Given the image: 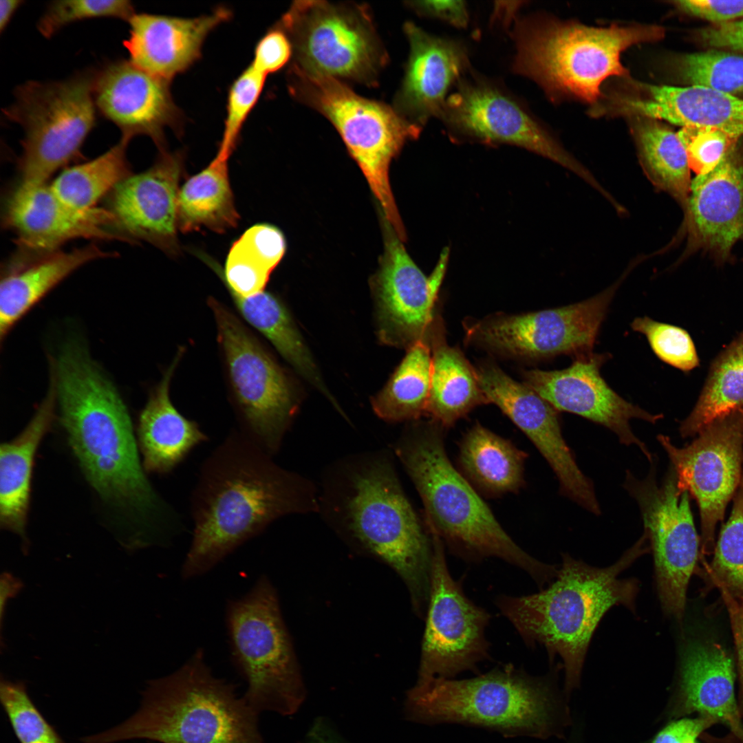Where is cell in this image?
Here are the masks:
<instances>
[{"mask_svg":"<svg viewBox=\"0 0 743 743\" xmlns=\"http://www.w3.org/2000/svg\"><path fill=\"white\" fill-rule=\"evenodd\" d=\"M319 495V510L345 539L391 567L413 608L427 607L432 538L406 496L391 457L378 452L338 463Z\"/></svg>","mask_w":743,"mask_h":743,"instance_id":"cell-3","label":"cell"},{"mask_svg":"<svg viewBox=\"0 0 743 743\" xmlns=\"http://www.w3.org/2000/svg\"><path fill=\"white\" fill-rule=\"evenodd\" d=\"M230 16L223 7L193 18L135 13L123 45L133 65L171 82L200 58L208 34Z\"/></svg>","mask_w":743,"mask_h":743,"instance_id":"cell-26","label":"cell"},{"mask_svg":"<svg viewBox=\"0 0 743 743\" xmlns=\"http://www.w3.org/2000/svg\"><path fill=\"white\" fill-rule=\"evenodd\" d=\"M57 403L50 377L47 394L33 418L14 440L0 449V523L1 528L26 541L25 528L34 458L44 435L51 428Z\"/></svg>","mask_w":743,"mask_h":743,"instance_id":"cell-32","label":"cell"},{"mask_svg":"<svg viewBox=\"0 0 743 743\" xmlns=\"http://www.w3.org/2000/svg\"><path fill=\"white\" fill-rule=\"evenodd\" d=\"M129 143L120 138L97 158L66 169L50 184L52 191L75 210L96 208L101 198L133 174L126 155Z\"/></svg>","mask_w":743,"mask_h":743,"instance_id":"cell-41","label":"cell"},{"mask_svg":"<svg viewBox=\"0 0 743 743\" xmlns=\"http://www.w3.org/2000/svg\"><path fill=\"white\" fill-rule=\"evenodd\" d=\"M94 71L58 81H28L15 89L6 117L24 130L19 160L21 181L47 183L58 169L80 155L96 125Z\"/></svg>","mask_w":743,"mask_h":743,"instance_id":"cell-11","label":"cell"},{"mask_svg":"<svg viewBox=\"0 0 743 743\" xmlns=\"http://www.w3.org/2000/svg\"><path fill=\"white\" fill-rule=\"evenodd\" d=\"M527 456L511 441L477 422L460 441L459 471L478 493L497 497L521 488Z\"/></svg>","mask_w":743,"mask_h":743,"instance_id":"cell-33","label":"cell"},{"mask_svg":"<svg viewBox=\"0 0 743 743\" xmlns=\"http://www.w3.org/2000/svg\"><path fill=\"white\" fill-rule=\"evenodd\" d=\"M645 532L614 564L596 568L563 554L554 581L539 592L522 596H500L501 612L529 645H543L550 658L563 661L566 689L578 685L585 654L601 618L613 606L635 612L637 579L621 573L650 550Z\"/></svg>","mask_w":743,"mask_h":743,"instance_id":"cell-4","label":"cell"},{"mask_svg":"<svg viewBox=\"0 0 743 743\" xmlns=\"http://www.w3.org/2000/svg\"><path fill=\"white\" fill-rule=\"evenodd\" d=\"M218 342L233 389L241 431L270 455L281 446L298 408L283 371L224 305L210 298Z\"/></svg>","mask_w":743,"mask_h":743,"instance_id":"cell-12","label":"cell"},{"mask_svg":"<svg viewBox=\"0 0 743 743\" xmlns=\"http://www.w3.org/2000/svg\"><path fill=\"white\" fill-rule=\"evenodd\" d=\"M138 709L82 743H118L144 739L159 743H263L258 713L215 677L197 649L175 671L149 680Z\"/></svg>","mask_w":743,"mask_h":743,"instance_id":"cell-6","label":"cell"},{"mask_svg":"<svg viewBox=\"0 0 743 743\" xmlns=\"http://www.w3.org/2000/svg\"><path fill=\"white\" fill-rule=\"evenodd\" d=\"M50 376L68 442L100 497L127 515L139 541L177 534L181 515L148 480L127 409L86 349L67 343L56 360L50 358Z\"/></svg>","mask_w":743,"mask_h":743,"instance_id":"cell-1","label":"cell"},{"mask_svg":"<svg viewBox=\"0 0 743 743\" xmlns=\"http://www.w3.org/2000/svg\"><path fill=\"white\" fill-rule=\"evenodd\" d=\"M96 109L128 141L136 136L151 138L164 149L166 127L177 128L181 112L175 104L170 82L138 67L129 61H110L94 71Z\"/></svg>","mask_w":743,"mask_h":743,"instance_id":"cell-24","label":"cell"},{"mask_svg":"<svg viewBox=\"0 0 743 743\" xmlns=\"http://www.w3.org/2000/svg\"><path fill=\"white\" fill-rule=\"evenodd\" d=\"M387 231L379 269L371 281L379 339L407 349L418 341L430 346L433 338L444 330L436 301L449 250L446 248L442 251L433 271L427 277L394 231Z\"/></svg>","mask_w":743,"mask_h":743,"instance_id":"cell-19","label":"cell"},{"mask_svg":"<svg viewBox=\"0 0 743 743\" xmlns=\"http://www.w3.org/2000/svg\"><path fill=\"white\" fill-rule=\"evenodd\" d=\"M645 99L618 98L616 111L685 127L713 128L738 138L743 135V99L701 85L641 84Z\"/></svg>","mask_w":743,"mask_h":743,"instance_id":"cell-29","label":"cell"},{"mask_svg":"<svg viewBox=\"0 0 743 743\" xmlns=\"http://www.w3.org/2000/svg\"><path fill=\"white\" fill-rule=\"evenodd\" d=\"M23 3L21 0H6L0 1V32L8 27L17 10Z\"/></svg>","mask_w":743,"mask_h":743,"instance_id":"cell-58","label":"cell"},{"mask_svg":"<svg viewBox=\"0 0 743 743\" xmlns=\"http://www.w3.org/2000/svg\"><path fill=\"white\" fill-rule=\"evenodd\" d=\"M230 293L243 317L266 336L297 372L332 400L301 335L279 299L265 291L247 297Z\"/></svg>","mask_w":743,"mask_h":743,"instance_id":"cell-38","label":"cell"},{"mask_svg":"<svg viewBox=\"0 0 743 743\" xmlns=\"http://www.w3.org/2000/svg\"><path fill=\"white\" fill-rule=\"evenodd\" d=\"M286 250L283 233L268 224L247 229L231 246L224 272L215 268L230 292L247 297L263 291Z\"/></svg>","mask_w":743,"mask_h":743,"instance_id":"cell-37","label":"cell"},{"mask_svg":"<svg viewBox=\"0 0 743 743\" xmlns=\"http://www.w3.org/2000/svg\"><path fill=\"white\" fill-rule=\"evenodd\" d=\"M623 487L640 511L644 532L653 553L661 607L665 614L680 622L700 547L690 507V495L678 488L672 468L662 484H658L656 457L643 479L627 471Z\"/></svg>","mask_w":743,"mask_h":743,"instance_id":"cell-15","label":"cell"},{"mask_svg":"<svg viewBox=\"0 0 743 743\" xmlns=\"http://www.w3.org/2000/svg\"><path fill=\"white\" fill-rule=\"evenodd\" d=\"M427 413L444 429L451 427L473 409L488 401L473 367L462 351L446 341L445 332L433 338Z\"/></svg>","mask_w":743,"mask_h":743,"instance_id":"cell-34","label":"cell"},{"mask_svg":"<svg viewBox=\"0 0 743 743\" xmlns=\"http://www.w3.org/2000/svg\"><path fill=\"white\" fill-rule=\"evenodd\" d=\"M135 14L127 0H62L52 2L38 23L39 32L51 38L63 27L81 20L115 18L129 21Z\"/></svg>","mask_w":743,"mask_h":743,"instance_id":"cell-45","label":"cell"},{"mask_svg":"<svg viewBox=\"0 0 743 743\" xmlns=\"http://www.w3.org/2000/svg\"><path fill=\"white\" fill-rule=\"evenodd\" d=\"M685 211L693 245L726 256L743 239V156L735 146L691 181Z\"/></svg>","mask_w":743,"mask_h":743,"instance_id":"cell-27","label":"cell"},{"mask_svg":"<svg viewBox=\"0 0 743 743\" xmlns=\"http://www.w3.org/2000/svg\"><path fill=\"white\" fill-rule=\"evenodd\" d=\"M685 743H697V742H696V740H694V739H691V740H687V741L686 742H685Z\"/></svg>","mask_w":743,"mask_h":743,"instance_id":"cell-60","label":"cell"},{"mask_svg":"<svg viewBox=\"0 0 743 743\" xmlns=\"http://www.w3.org/2000/svg\"><path fill=\"white\" fill-rule=\"evenodd\" d=\"M523 1H497L495 3L493 19L509 27L517 20V12Z\"/></svg>","mask_w":743,"mask_h":743,"instance_id":"cell-56","label":"cell"},{"mask_svg":"<svg viewBox=\"0 0 743 743\" xmlns=\"http://www.w3.org/2000/svg\"><path fill=\"white\" fill-rule=\"evenodd\" d=\"M633 135L642 169L652 185L674 198L685 211L690 193V167L677 133L656 120L639 117Z\"/></svg>","mask_w":743,"mask_h":743,"instance_id":"cell-36","label":"cell"},{"mask_svg":"<svg viewBox=\"0 0 743 743\" xmlns=\"http://www.w3.org/2000/svg\"><path fill=\"white\" fill-rule=\"evenodd\" d=\"M418 14L440 20L457 28L469 22L468 6L464 1H416L407 2Z\"/></svg>","mask_w":743,"mask_h":743,"instance_id":"cell-51","label":"cell"},{"mask_svg":"<svg viewBox=\"0 0 743 743\" xmlns=\"http://www.w3.org/2000/svg\"><path fill=\"white\" fill-rule=\"evenodd\" d=\"M735 664L720 644L692 640L682 649L677 694L671 715L692 713L720 723L730 731L743 729L735 696Z\"/></svg>","mask_w":743,"mask_h":743,"instance_id":"cell-28","label":"cell"},{"mask_svg":"<svg viewBox=\"0 0 743 743\" xmlns=\"http://www.w3.org/2000/svg\"><path fill=\"white\" fill-rule=\"evenodd\" d=\"M287 34L279 28L271 29L259 41L251 65L266 76L283 67L292 55Z\"/></svg>","mask_w":743,"mask_h":743,"instance_id":"cell-49","label":"cell"},{"mask_svg":"<svg viewBox=\"0 0 743 743\" xmlns=\"http://www.w3.org/2000/svg\"><path fill=\"white\" fill-rule=\"evenodd\" d=\"M728 610L737 652L740 682L737 705L743 722V599L735 596L725 588L718 586Z\"/></svg>","mask_w":743,"mask_h":743,"instance_id":"cell-53","label":"cell"},{"mask_svg":"<svg viewBox=\"0 0 743 743\" xmlns=\"http://www.w3.org/2000/svg\"><path fill=\"white\" fill-rule=\"evenodd\" d=\"M655 25L592 27L541 16L519 18L512 37L516 53L513 70L528 77L552 98L572 96L594 103L610 77H628L621 61L632 45L661 39Z\"/></svg>","mask_w":743,"mask_h":743,"instance_id":"cell-7","label":"cell"},{"mask_svg":"<svg viewBox=\"0 0 743 743\" xmlns=\"http://www.w3.org/2000/svg\"><path fill=\"white\" fill-rule=\"evenodd\" d=\"M3 222L15 233L21 251L33 254L58 250L80 238L131 242L110 229L115 228V219L109 209L72 208L47 183L21 181L7 200Z\"/></svg>","mask_w":743,"mask_h":743,"instance_id":"cell-22","label":"cell"},{"mask_svg":"<svg viewBox=\"0 0 743 743\" xmlns=\"http://www.w3.org/2000/svg\"><path fill=\"white\" fill-rule=\"evenodd\" d=\"M430 535V592L417 682L473 671L489 655L485 629L491 616L466 597L449 571L443 541Z\"/></svg>","mask_w":743,"mask_h":743,"instance_id":"cell-18","label":"cell"},{"mask_svg":"<svg viewBox=\"0 0 743 743\" xmlns=\"http://www.w3.org/2000/svg\"><path fill=\"white\" fill-rule=\"evenodd\" d=\"M405 709L418 722L460 723L506 736L543 737L551 733L553 704L543 682L505 666L469 679L416 682L407 693Z\"/></svg>","mask_w":743,"mask_h":743,"instance_id":"cell-8","label":"cell"},{"mask_svg":"<svg viewBox=\"0 0 743 743\" xmlns=\"http://www.w3.org/2000/svg\"><path fill=\"white\" fill-rule=\"evenodd\" d=\"M700 41L711 49L743 54V19L711 25L698 32Z\"/></svg>","mask_w":743,"mask_h":743,"instance_id":"cell-52","label":"cell"},{"mask_svg":"<svg viewBox=\"0 0 743 743\" xmlns=\"http://www.w3.org/2000/svg\"><path fill=\"white\" fill-rule=\"evenodd\" d=\"M395 453L421 498L428 531L455 554L475 561L499 558L525 570L540 585L554 579L557 568L523 550L453 466L442 426L433 420L412 423L396 442Z\"/></svg>","mask_w":743,"mask_h":743,"instance_id":"cell-5","label":"cell"},{"mask_svg":"<svg viewBox=\"0 0 743 743\" xmlns=\"http://www.w3.org/2000/svg\"><path fill=\"white\" fill-rule=\"evenodd\" d=\"M715 724L712 720L700 716L680 718L663 728L651 743H685L689 740H696Z\"/></svg>","mask_w":743,"mask_h":743,"instance_id":"cell-54","label":"cell"},{"mask_svg":"<svg viewBox=\"0 0 743 743\" xmlns=\"http://www.w3.org/2000/svg\"><path fill=\"white\" fill-rule=\"evenodd\" d=\"M266 77L250 65L233 83L228 94L224 129L218 151L230 156L244 123L262 92Z\"/></svg>","mask_w":743,"mask_h":743,"instance_id":"cell-47","label":"cell"},{"mask_svg":"<svg viewBox=\"0 0 743 743\" xmlns=\"http://www.w3.org/2000/svg\"><path fill=\"white\" fill-rule=\"evenodd\" d=\"M277 27L291 42L292 64L310 72L370 84L385 62L363 6L297 1Z\"/></svg>","mask_w":743,"mask_h":743,"instance_id":"cell-14","label":"cell"},{"mask_svg":"<svg viewBox=\"0 0 743 743\" xmlns=\"http://www.w3.org/2000/svg\"><path fill=\"white\" fill-rule=\"evenodd\" d=\"M180 354L151 392L139 416L138 442L147 473H171L197 446L209 440L198 423L184 416L171 400L170 382Z\"/></svg>","mask_w":743,"mask_h":743,"instance_id":"cell-31","label":"cell"},{"mask_svg":"<svg viewBox=\"0 0 743 743\" xmlns=\"http://www.w3.org/2000/svg\"><path fill=\"white\" fill-rule=\"evenodd\" d=\"M447 97L440 118L454 135L526 149L573 172L594 189L590 171L549 134L517 99L483 78H462Z\"/></svg>","mask_w":743,"mask_h":743,"instance_id":"cell-17","label":"cell"},{"mask_svg":"<svg viewBox=\"0 0 743 743\" xmlns=\"http://www.w3.org/2000/svg\"><path fill=\"white\" fill-rule=\"evenodd\" d=\"M624 277L598 294L568 305L469 319L464 323L466 342L502 357L527 361L590 354Z\"/></svg>","mask_w":743,"mask_h":743,"instance_id":"cell-13","label":"cell"},{"mask_svg":"<svg viewBox=\"0 0 743 743\" xmlns=\"http://www.w3.org/2000/svg\"><path fill=\"white\" fill-rule=\"evenodd\" d=\"M184 171L182 154L164 150L148 170L119 184L109 194L115 228L132 243L142 240L176 255L179 184Z\"/></svg>","mask_w":743,"mask_h":743,"instance_id":"cell-23","label":"cell"},{"mask_svg":"<svg viewBox=\"0 0 743 743\" xmlns=\"http://www.w3.org/2000/svg\"><path fill=\"white\" fill-rule=\"evenodd\" d=\"M26 253L28 255L24 253L23 259L19 256L10 262L1 274V343L32 308L69 274L90 261L115 256L94 244L67 252Z\"/></svg>","mask_w":743,"mask_h":743,"instance_id":"cell-30","label":"cell"},{"mask_svg":"<svg viewBox=\"0 0 743 743\" xmlns=\"http://www.w3.org/2000/svg\"><path fill=\"white\" fill-rule=\"evenodd\" d=\"M309 735L308 743H343L322 722L312 728Z\"/></svg>","mask_w":743,"mask_h":743,"instance_id":"cell-57","label":"cell"},{"mask_svg":"<svg viewBox=\"0 0 743 743\" xmlns=\"http://www.w3.org/2000/svg\"><path fill=\"white\" fill-rule=\"evenodd\" d=\"M290 89L332 123L365 177L388 225L398 236H405L389 183V166L404 144L419 136L422 128L389 106L358 95L337 78L293 64Z\"/></svg>","mask_w":743,"mask_h":743,"instance_id":"cell-9","label":"cell"},{"mask_svg":"<svg viewBox=\"0 0 743 743\" xmlns=\"http://www.w3.org/2000/svg\"><path fill=\"white\" fill-rule=\"evenodd\" d=\"M743 408V331L713 360L698 399L680 425L683 438L698 434L717 418Z\"/></svg>","mask_w":743,"mask_h":743,"instance_id":"cell-39","label":"cell"},{"mask_svg":"<svg viewBox=\"0 0 743 743\" xmlns=\"http://www.w3.org/2000/svg\"><path fill=\"white\" fill-rule=\"evenodd\" d=\"M674 3L681 11L713 25L737 21L743 17V0H680Z\"/></svg>","mask_w":743,"mask_h":743,"instance_id":"cell-50","label":"cell"},{"mask_svg":"<svg viewBox=\"0 0 743 743\" xmlns=\"http://www.w3.org/2000/svg\"><path fill=\"white\" fill-rule=\"evenodd\" d=\"M682 448L662 434L657 440L666 451L678 488L697 502L700 515V550L713 552L717 525L743 476V408L735 409L702 429Z\"/></svg>","mask_w":743,"mask_h":743,"instance_id":"cell-16","label":"cell"},{"mask_svg":"<svg viewBox=\"0 0 743 743\" xmlns=\"http://www.w3.org/2000/svg\"><path fill=\"white\" fill-rule=\"evenodd\" d=\"M678 76L691 85H701L737 96L743 95V54L711 49L681 56Z\"/></svg>","mask_w":743,"mask_h":743,"instance_id":"cell-42","label":"cell"},{"mask_svg":"<svg viewBox=\"0 0 743 743\" xmlns=\"http://www.w3.org/2000/svg\"><path fill=\"white\" fill-rule=\"evenodd\" d=\"M475 370L488 402L499 407L532 442L556 475L560 493L592 513L599 512L594 484L579 469L563 436L559 411L495 363L484 361Z\"/></svg>","mask_w":743,"mask_h":743,"instance_id":"cell-20","label":"cell"},{"mask_svg":"<svg viewBox=\"0 0 743 743\" xmlns=\"http://www.w3.org/2000/svg\"><path fill=\"white\" fill-rule=\"evenodd\" d=\"M23 584L22 581L14 577L12 574L4 572L0 577V618L1 627L6 610V607L9 599L15 597L22 590Z\"/></svg>","mask_w":743,"mask_h":743,"instance_id":"cell-55","label":"cell"},{"mask_svg":"<svg viewBox=\"0 0 743 743\" xmlns=\"http://www.w3.org/2000/svg\"><path fill=\"white\" fill-rule=\"evenodd\" d=\"M231 658L247 682L243 696L258 713H293L304 688L277 591L261 576L241 597L226 607Z\"/></svg>","mask_w":743,"mask_h":743,"instance_id":"cell-10","label":"cell"},{"mask_svg":"<svg viewBox=\"0 0 743 743\" xmlns=\"http://www.w3.org/2000/svg\"><path fill=\"white\" fill-rule=\"evenodd\" d=\"M228 158L217 152L205 169L180 188L177 222L183 233L205 228L221 233L237 226L239 214L229 181Z\"/></svg>","mask_w":743,"mask_h":743,"instance_id":"cell-35","label":"cell"},{"mask_svg":"<svg viewBox=\"0 0 743 743\" xmlns=\"http://www.w3.org/2000/svg\"><path fill=\"white\" fill-rule=\"evenodd\" d=\"M431 372V347L418 341L408 349L389 380L372 399L374 413L393 422L419 419L427 410Z\"/></svg>","mask_w":743,"mask_h":743,"instance_id":"cell-40","label":"cell"},{"mask_svg":"<svg viewBox=\"0 0 743 743\" xmlns=\"http://www.w3.org/2000/svg\"><path fill=\"white\" fill-rule=\"evenodd\" d=\"M317 510L319 495L310 481L233 431L200 466L191 496L193 530L182 577L207 572L282 517Z\"/></svg>","mask_w":743,"mask_h":743,"instance_id":"cell-2","label":"cell"},{"mask_svg":"<svg viewBox=\"0 0 743 743\" xmlns=\"http://www.w3.org/2000/svg\"><path fill=\"white\" fill-rule=\"evenodd\" d=\"M610 358L607 353L590 354L573 359L567 368L544 371H524V383L536 391L558 411L576 414L614 433L625 446L635 445L651 462L652 455L646 444L633 433L632 419L652 424L663 418L651 413L619 396L601 374L602 365Z\"/></svg>","mask_w":743,"mask_h":743,"instance_id":"cell-21","label":"cell"},{"mask_svg":"<svg viewBox=\"0 0 743 743\" xmlns=\"http://www.w3.org/2000/svg\"><path fill=\"white\" fill-rule=\"evenodd\" d=\"M631 327L646 337L652 351L663 362L682 372L699 365L694 343L684 329L648 316L634 319Z\"/></svg>","mask_w":743,"mask_h":743,"instance_id":"cell-46","label":"cell"},{"mask_svg":"<svg viewBox=\"0 0 743 743\" xmlns=\"http://www.w3.org/2000/svg\"><path fill=\"white\" fill-rule=\"evenodd\" d=\"M0 700L19 743H66L36 707L24 682L1 676Z\"/></svg>","mask_w":743,"mask_h":743,"instance_id":"cell-44","label":"cell"},{"mask_svg":"<svg viewBox=\"0 0 743 743\" xmlns=\"http://www.w3.org/2000/svg\"><path fill=\"white\" fill-rule=\"evenodd\" d=\"M707 571L713 584L743 599V476L733 497L730 516L722 526Z\"/></svg>","mask_w":743,"mask_h":743,"instance_id":"cell-43","label":"cell"},{"mask_svg":"<svg viewBox=\"0 0 743 743\" xmlns=\"http://www.w3.org/2000/svg\"><path fill=\"white\" fill-rule=\"evenodd\" d=\"M699 737L703 743H743V729L738 731H730L726 735L720 737L704 731Z\"/></svg>","mask_w":743,"mask_h":743,"instance_id":"cell-59","label":"cell"},{"mask_svg":"<svg viewBox=\"0 0 743 743\" xmlns=\"http://www.w3.org/2000/svg\"><path fill=\"white\" fill-rule=\"evenodd\" d=\"M677 133L685 149L689 167L698 175L713 170L737 140L713 128L685 127Z\"/></svg>","mask_w":743,"mask_h":743,"instance_id":"cell-48","label":"cell"},{"mask_svg":"<svg viewBox=\"0 0 743 743\" xmlns=\"http://www.w3.org/2000/svg\"><path fill=\"white\" fill-rule=\"evenodd\" d=\"M410 50L394 109L422 127L440 118L452 85L469 68L466 47L460 41L432 35L411 22L404 26Z\"/></svg>","mask_w":743,"mask_h":743,"instance_id":"cell-25","label":"cell"}]
</instances>
